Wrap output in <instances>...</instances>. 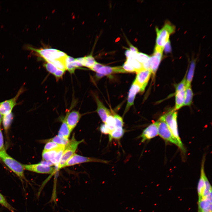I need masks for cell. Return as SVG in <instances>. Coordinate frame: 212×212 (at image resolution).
<instances>
[{
  "label": "cell",
  "instance_id": "6da1fadb",
  "mask_svg": "<svg viewBox=\"0 0 212 212\" xmlns=\"http://www.w3.org/2000/svg\"><path fill=\"white\" fill-rule=\"evenodd\" d=\"M27 49L36 52L47 62H51L55 60H64L67 56L64 52L52 48L38 49L27 45L25 47Z\"/></svg>",
  "mask_w": 212,
  "mask_h": 212
},
{
  "label": "cell",
  "instance_id": "7a4b0ae2",
  "mask_svg": "<svg viewBox=\"0 0 212 212\" xmlns=\"http://www.w3.org/2000/svg\"><path fill=\"white\" fill-rule=\"evenodd\" d=\"M175 29V27L168 22L161 29L156 28L155 47L164 49L165 45L169 40L170 35L174 32Z\"/></svg>",
  "mask_w": 212,
  "mask_h": 212
},
{
  "label": "cell",
  "instance_id": "3957f363",
  "mask_svg": "<svg viewBox=\"0 0 212 212\" xmlns=\"http://www.w3.org/2000/svg\"><path fill=\"white\" fill-rule=\"evenodd\" d=\"M177 117V112L174 109L165 113L160 118L165 122L173 136L180 144L184 147L178 132Z\"/></svg>",
  "mask_w": 212,
  "mask_h": 212
},
{
  "label": "cell",
  "instance_id": "277c9868",
  "mask_svg": "<svg viewBox=\"0 0 212 212\" xmlns=\"http://www.w3.org/2000/svg\"><path fill=\"white\" fill-rule=\"evenodd\" d=\"M0 158L4 163L20 178L25 179L23 165L9 155L4 149L0 151Z\"/></svg>",
  "mask_w": 212,
  "mask_h": 212
},
{
  "label": "cell",
  "instance_id": "5b68a950",
  "mask_svg": "<svg viewBox=\"0 0 212 212\" xmlns=\"http://www.w3.org/2000/svg\"><path fill=\"white\" fill-rule=\"evenodd\" d=\"M157 121L158 135L166 141L177 145L181 152L185 153L186 150L184 147H182L174 138L165 122L160 118Z\"/></svg>",
  "mask_w": 212,
  "mask_h": 212
},
{
  "label": "cell",
  "instance_id": "8992f818",
  "mask_svg": "<svg viewBox=\"0 0 212 212\" xmlns=\"http://www.w3.org/2000/svg\"><path fill=\"white\" fill-rule=\"evenodd\" d=\"M84 141L82 140L77 141L75 138L74 135L65 146L60 161L57 166L58 169L63 168L64 165L75 153L79 145Z\"/></svg>",
  "mask_w": 212,
  "mask_h": 212
},
{
  "label": "cell",
  "instance_id": "52a82bcc",
  "mask_svg": "<svg viewBox=\"0 0 212 212\" xmlns=\"http://www.w3.org/2000/svg\"><path fill=\"white\" fill-rule=\"evenodd\" d=\"M163 50L155 48L153 54L146 62L143 64V68L149 70L154 75L155 74L161 60Z\"/></svg>",
  "mask_w": 212,
  "mask_h": 212
},
{
  "label": "cell",
  "instance_id": "ba28073f",
  "mask_svg": "<svg viewBox=\"0 0 212 212\" xmlns=\"http://www.w3.org/2000/svg\"><path fill=\"white\" fill-rule=\"evenodd\" d=\"M89 162L108 163L109 161L96 158L85 157L75 153L64 165L63 168L77 164Z\"/></svg>",
  "mask_w": 212,
  "mask_h": 212
},
{
  "label": "cell",
  "instance_id": "9c48e42d",
  "mask_svg": "<svg viewBox=\"0 0 212 212\" xmlns=\"http://www.w3.org/2000/svg\"><path fill=\"white\" fill-rule=\"evenodd\" d=\"M24 89L21 88L16 95L13 98L0 102V113L2 115H8L11 111L16 104V101L20 95L24 91Z\"/></svg>",
  "mask_w": 212,
  "mask_h": 212
},
{
  "label": "cell",
  "instance_id": "30bf717a",
  "mask_svg": "<svg viewBox=\"0 0 212 212\" xmlns=\"http://www.w3.org/2000/svg\"><path fill=\"white\" fill-rule=\"evenodd\" d=\"M152 73L148 69H143L137 73V75L134 80L140 87V92H143L145 90Z\"/></svg>",
  "mask_w": 212,
  "mask_h": 212
},
{
  "label": "cell",
  "instance_id": "8fae6325",
  "mask_svg": "<svg viewBox=\"0 0 212 212\" xmlns=\"http://www.w3.org/2000/svg\"><path fill=\"white\" fill-rule=\"evenodd\" d=\"M23 166L24 169L39 173L51 174L55 170L54 167L46 165L41 163L23 165Z\"/></svg>",
  "mask_w": 212,
  "mask_h": 212
},
{
  "label": "cell",
  "instance_id": "7c38bea8",
  "mask_svg": "<svg viewBox=\"0 0 212 212\" xmlns=\"http://www.w3.org/2000/svg\"><path fill=\"white\" fill-rule=\"evenodd\" d=\"M127 73L121 66L111 67L103 65L96 72V77L98 79L105 75L116 73Z\"/></svg>",
  "mask_w": 212,
  "mask_h": 212
},
{
  "label": "cell",
  "instance_id": "4fadbf2b",
  "mask_svg": "<svg viewBox=\"0 0 212 212\" xmlns=\"http://www.w3.org/2000/svg\"><path fill=\"white\" fill-rule=\"evenodd\" d=\"M82 115L79 111L73 110L67 113L64 119L71 132L77 125Z\"/></svg>",
  "mask_w": 212,
  "mask_h": 212
},
{
  "label": "cell",
  "instance_id": "5bb4252c",
  "mask_svg": "<svg viewBox=\"0 0 212 212\" xmlns=\"http://www.w3.org/2000/svg\"><path fill=\"white\" fill-rule=\"evenodd\" d=\"M158 135V122L157 121L149 125L143 131L140 138L141 142L152 139Z\"/></svg>",
  "mask_w": 212,
  "mask_h": 212
},
{
  "label": "cell",
  "instance_id": "9a60e30c",
  "mask_svg": "<svg viewBox=\"0 0 212 212\" xmlns=\"http://www.w3.org/2000/svg\"><path fill=\"white\" fill-rule=\"evenodd\" d=\"M205 160V157L204 155L202 160L200 178L198 182L197 191L198 198H201L203 196L205 188V176L206 175L204 171V164Z\"/></svg>",
  "mask_w": 212,
  "mask_h": 212
},
{
  "label": "cell",
  "instance_id": "2e32d148",
  "mask_svg": "<svg viewBox=\"0 0 212 212\" xmlns=\"http://www.w3.org/2000/svg\"><path fill=\"white\" fill-rule=\"evenodd\" d=\"M139 92H140V87L134 81L129 90L127 103L125 110L124 113L126 112L130 107L133 105L136 95Z\"/></svg>",
  "mask_w": 212,
  "mask_h": 212
},
{
  "label": "cell",
  "instance_id": "e0dca14e",
  "mask_svg": "<svg viewBox=\"0 0 212 212\" xmlns=\"http://www.w3.org/2000/svg\"><path fill=\"white\" fill-rule=\"evenodd\" d=\"M95 99L97 105L96 112L102 121L105 123L107 117L111 114L110 112L96 96L95 97Z\"/></svg>",
  "mask_w": 212,
  "mask_h": 212
},
{
  "label": "cell",
  "instance_id": "ac0fdd59",
  "mask_svg": "<svg viewBox=\"0 0 212 212\" xmlns=\"http://www.w3.org/2000/svg\"><path fill=\"white\" fill-rule=\"evenodd\" d=\"M198 212H202L206 210L211 208L212 193L198 198Z\"/></svg>",
  "mask_w": 212,
  "mask_h": 212
},
{
  "label": "cell",
  "instance_id": "d6986e66",
  "mask_svg": "<svg viewBox=\"0 0 212 212\" xmlns=\"http://www.w3.org/2000/svg\"><path fill=\"white\" fill-rule=\"evenodd\" d=\"M61 150H55L48 151L43 150L42 153V158L43 160L49 161L52 162L56 165L55 159L61 150Z\"/></svg>",
  "mask_w": 212,
  "mask_h": 212
},
{
  "label": "cell",
  "instance_id": "ffe728a7",
  "mask_svg": "<svg viewBox=\"0 0 212 212\" xmlns=\"http://www.w3.org/2000/svg\"><path fill=\"white\" fill-rule=\"evenodd\" d=\"M186 88L181 90L175 91V110H178L183 106L185 100Z\"/></svg>",
  "mask_w": 212,
  "mask_h": 212
},
{
  "label": "cell",
  "instance_id": "44dd1931",
  "mask_svg": "<svg viewBox=\"0 0 212 212\" xmlns=\"http://www.w3.org/2000/svg\"><path fill=\"white\" fill-rule=\"evenodd\" d=\"M125 131L123 127H115L114 129L109 134V141L113 139L119 140L122 137Z\"/></svg>",
  "mask_w": 212,
  "mask_h": 212
},
{
  "label": "cell",
  "instance_id": "7402d4cb",
  "mask_svg": "<svg viewBox=\"0 0 212 212\" xmlns=\"http://www.w3.org/2000/svg\"><path fill=\"white\" fill-rule=\"evenodd\" d=\"M71 132L64 119L59 131L58 135L62 138L68 139Z\"/></svg>",
  "mask_w": 212,
  "mask_h": 212
},
{
  "label": "cell",
  "instance_id": "603a6c76",
  "mask_svg": "<svg viewBox=\"0 0 212 212\" xmlns=\"http://www.w3.org/2000/svg\"><path fill=\"white\" fill-rule=\"evenodd\" d=\"M195 67V62L194 61H192L186 77V87L191 86V83L193 76Z\"/></svg>",
  "mask_w": 212,
  "mask_h": 212
},
{
  "label": "cell",
  "instance_id": "cb8c5ba5",
  "mask_svg": "<svg viewBox=\"0 0 212 212\" xmlns=\"http://www.w3.org/2000/svg\"><path fill=\"white\" fill-rule=\"evenodd\" d=\"M74 60V58L67 55L65 59L64 64L66 69L71 73H74L77 68L73 66L72 64Z\"/></svg>",
  "mask_w": 212,
  "mask_h": 212
},
{
  "label": "cell",
  "instance_id": "d4e9b609",
  "mask_svg": "<svg viewBox=\"0 0 212 212\" xmlns=\"http://www.w3.org/2000/svg\"><path fill=\"white\" fill-rule=\"evenodd\" d=\"M126 62L134 68L135 70V72L136 73L144 69L143 67L142 64L133 58H127Z\"/></svg>",
  "mask_w": 212,
  "mask_h": 212
},
{
  "label": "cell",
  "instance_id": "484cf974",
  "mask_svg": "<svg viewBox=\"0 0 212 212\" xmlns=\"http://www.w3.org/2000/svg\"><path fill=\"white\" fill-rule=\"evenodd\" d=\"M193 93L190 87H186L183 106H189L192 102Z\"/></svg>",
  "mask_w": 212,
  "mask_h": 212
},
{
  "label": "cell",
  "instance_id": "4316f807",
  "mask_svg": "<svg viewBox=\"0 0 212 212\" xmlns=\"http://www.w3.org/2000/svg\"><path fill=\"white\" fill-rule=\"evenodd\" d=\"M44 148V150L48 151L64 149L65 146L58 144L52 141L47 142Z\"/></svg>",
  "mask_w": 212,
  "mask_h": 212
},
{
  "label": "cell",
  "instance_id": "83f0119b",
  "mask_svg": "<svg viewBox=\"0 0 212 212\" xmlns=\"http://www.w3.org/2000/svg\"><path fill=\"white\" fill-rule=\"evenodd\" d=\"M13 118L12 112L6 115H3L2 122L5 130H7L9 127Z\"/></svg>",
  "mask_w": 212,
  "mask_h": 212
},
{
  "label": "cell",
  "instance_id": "f1b7e54d",
  "mask_svg": "<svg viewBox=\"0 0 212 212\" xmlns=\"http://www.w3.org/2000/svg\"><path fill=\"white\" fill-rule=\"evenodd\" d=\"M69 141V139L61 138L57 135L52 138L47 140L46 141L47 142L49 141H52L58 144L66 146L68 143Z\"/></svg>",
  "mask_w": 212,
  "mask_h": 212
},
{
  "label": "cell",
  "instance_id": "f546056e",
  "mask_svg": "<svg viewBox=\"0 0 212 212\" xmlns=\"http://www.w3.org/2000/svg\"><path fill=\"white\" fill-rule=\"evenodd\" d=\"M150 58V57L147 54L138 52L136 54L135 59L143 64L147 62Z\"/></svg>",
  "mask_w": 212,
  "mask_h": 212
},
{
  "label": "cell",
  "instance_id": "4dcf8cb0",
  "mask_svg": "<svg viewBox=\"0 0 212 212\" xmlns=\"http://www.w3.org/2000/svg\"><path fill=\"white\" fill-rule=\"evenodd\" d=\"M85 62L84 66L90 69L96 62L94 58L91 55L85 57Z\"/></svg>",
  "mask_w": 212,
  "mask_h": 212
},
{
  "label": "cell",
  "instance_id": "1f68e13d",
  "mask_svg": "<svg viewBox=\"0 0 212 212\" xmlns=\"http://www.w3.org/2000/svg\"><path fill=\"white\" fill-rule=\"evenodd\" d=\"M0 204L11 212H15L14 209L8 203L4 196L0 193Z\"/></svg>",
  "mask_w": 212,
  "mask_h": 212
},
{
  "label": "cell",
  "instance_id": "d6a6232c",
  "mask_svg": "<svg viewBox=\"0 0 212 212\" xmlns=\"http://www.w3.org/2000/svg\"><path fill=\"white\" fill-rule=\"evenodd\" d=\"M108 127L112 131L115 126V120L114 116L111 114L107 118L105 123Z\"/></svg>",
  "mask_w": 212,
  "mask_h": 212
},
{
  "label": "cell",
  "instance_id": "836d02e7",
  "mask_svg": "<svg viewBox=\"0 0 212 212\" xmlns=\"http://www.w3.org/2000/svg\"><path fill=\"white\" fill-rule=\"evenodd\" d=\"M44 66L49 72L53 74L58 69L51 62H47L44 64Z\"/></svg>",
  "mask_w": 212,
  "mask_h": 212
},
{
  "label": "cell",
  "instance_id": "e575fe53",
  "mask_svg": "<svg viewBox=\"0 0 212 212\" xmlns=\"http://www.w3.org/2000/svg\"><path fill=\"white\" fill-rule=\"evenodd\" d=\"M51 62L58 69L64 71L66 70L64 61L57 59L54 60Z\"/></svg>",
  "mask_w": 212,
  "mask_h": 212
},
{
  "label": "cell",
  "instance_id": "d590c367",
  "mask_svg": "<svg viewBox=\"0 0 212 212\" xmlns=\"http://www.w3.org/2000/svg\"><path fill=\"white\" fill-rule=\"evenodd\" d=\"M113 116L115 120V127H123V122L122 118L117 114H114Z\"/></svg>",
  "mask_w": 212,
  "mask_h": 212
},
{
  "label": "cell",
  "instance_id": "8d00e7d4",
  "mask_svg": "<svg viewBox=\"0 0 212 212\" xmlns=\"http://www.w3.org/2000/svg\"><path fill=\"white\" fill-rule=\"evenodd\" d=\"M186 76H185L182 81L176 85L175 91L181 90L186 88Z\"/></svg>",
  "mask_w": 212,
  "mask_h": 212
},
{
  "label": "cell",
  "instance_id": "74e56055",
  "mask_svg": "<svg viewBox=\"0 0 212 212\" xmlns=\"http://www.w3.org/2000/svg\"><path fill=\"white\" fill-rule=\"evenodd\" d=\"M100 130L102 133L104 134H109L112 131L105 123L100 125Z\"/></svg>",
  "mask_w": 212,
  "mask_h": 212
},
{
  "label": "cell",
  "instance_id": "f35d334b",
  "mask_svg": "<svg viewBox=\"0 0 212 212\" xmlns=\"http://www.w3.org/2000/svg\"><path fill=\"white\" fill-rule=\"evenodd\" d=\"M122 67L127 72H135V70L134 68L126 62L124 63Z\"/></svg>",
  "mask_w": 212,
  "mask_h": 212
},
{
  "label": "cell",
  "instance_id": "ab89813d",
  "mask_svg": "<svg viewBox=\"0 0 212 212\" xmlns=\"http://www.w3.org/2000/svg\"><path fill=\"white\" fill-rule=\"evenodd\" d=\"M65 71L58 69L53 74L57 79H59L62 77Z\"/></svg>",
  "mask_w": 212,
  "mask_h": 212
},
{
  "label": "cell",
  "instance_id": "60d3db41",
  "mask_svg": "<svg viewBox=\"0 0 212 212\" xmlns=\"http://www.w3.org/2000/svg\"><path fill=\"white\" fill-rule=\"evenodd\" d=\"M103 65L96 62L93 66L90 69L91 70L95 72H97V70Z\"/></svg>",
  "mask_w": 212,
  "mask_h": 212
},
{
  "label": "cell",
  "instance_id": "b9f144b4",
  "mask_svg": "<svg viewBox=\"0 0 212 212\" xmlns=\"http://www.w3.org/2000/svg\"><path fill=\"white\" fill-rule=\"evenodd\" d=\"M4 149L3 138L1 130L0 128V151Z\"/></svg>",
  "mask_w": 212,
  "mask_h": 212
},
{
  "label": "cell",
  "instance_id": "7bdbcfd3",
  "mask_svg": "<svg viewBox=\"0 0 212 212\" xmlns=\"http://www.w3.org/2000/svg\"><path fill=\"white\" fill-rule=\"evenodd\" d=\"M164 49L165 52H170L171 51V47L169 40L168 41L165 45Z\"/></svg>",
  "mask_w": 212,
  "mask_h": 212
},
{
  "label": "cell",
  "instance_id": "ee69618b",
  "mask_svg": "<svg viewBox=\"0 0 212 212\" xmlns=\"http://www.w3.org/2000/svg\"><path fill=\"white\" fill-rule=\"evenodd\" d=\"M130 50L132 53H137L139 52L138 49L132 44L130 45Z\"/></svg>",
  "mask_w": 212,
  "mask_h": 212
},
{
  "label": "cell",
  "instance_id": "f6af8a7d",
  "mask_svg": "<svg viewBox=\"0 0 212 212\" xmlns=\"http://www.w3.org/2000/svg\"><path fill=\"white\" fill-rule=\"evenodd\" d=\"M125 55L127 59L132 57V53L130 51L129 49H127L125 52Z\"/></svg>",
  "mask_w": 212,
  "mask_h": 212
},
{
  "label": "cell",
  "instance_id": "bcb514c9",
  "mask_svg": "<svg viewBox=\"0 0 212 212\" xmlns=\"http://www.w3.org/2000/svg\"><path fill=\"white\" fill-rule=\"evenodd\" d=\"M76 59L80 62L83 66H84L85 62V57L78 58H76Z\"/></svg>",
  "mask_w": 212,
  "mask_h": 212
},
{
  "label": "cell",
  "instance_id": "7dc6e473",
  "mask_svg": "<svg viewBox=\"0 0 212 212\" xmlns=\"http://www.w3.org/2000/svg\"><path fill=\"white\" fill-rule=\"evenodd\" d=\"M3 115L0 113V124L2 119Z\"/></svg>",
  "mask_w": 212,
  "mask_h": 212
}]
</instances>
